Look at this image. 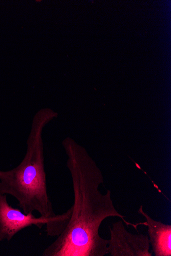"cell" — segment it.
<instances>
[{
  "mask_svg": "<svg viewBox=\"0 0 171 256\" xmlns=\"http://www.w3.org/2000/svg\"><path fill=\"white\" fill-rule=\"evenodd\" d=\"M63 146L68 156L67 167L72 179L74 202L69 222L58 238L43 250V256H104L109 240L102 238L100 228L107 218L117 217L137 230V224L127 222L119 213L108 190L99 189L101 174L84 148L68 140Z\"/></svg>",
  "mask_w": 171,
  "mask_h": 256,
  "instance_id": "6da1fadb",
  "label": "cell"
},
{
  "mask_svg": "<svg viewBox=\"0 0 171 256\" xmlns=\"http://www.w3.org/2000/svg\"><path fill=\"white\" fill-rule=\"evenodd\" d=\"M55 117V113L50 109L37 112L27 139L25 156L15 168L0 170V192L14 197L23 213L37 212L47 218L60 215L55 212L47 192L43 137L46 126Z\"/></svg>",
  "mask_w": 171,
  "mask_h": 256,
  "instance_id": "7a4b0ae2",
  "label": "cell"
},
{
  "mask_svg": "<svg viewBox=\"0 0 171 256\" xmlns=\"http://www.w3.org/2000/svg\"><path fill=\"white\" fill-rule=\"evenodd\" d=\"M7 195L0 192V242H11L20 232L35 226L39 229L45 226L48 236L58 237L68 224L72 212V207L54 218L36 217L27 214L21 209L14 208L8 202Z\"/></svg>",
  "mask_w": 171,
  "mask_h": 256,
  "instance_id": "3957f363",
  "label": "cell"
},
{
  "mask_svg": "<svg viewBox=\"0 0 171 256\" xmlns=\"http://www.w3.org/2000/svg\"><path fill=\"white\" fill-rule=\"evenodd\" d=\"M110 238L108 253L111 256H152L147 236L132 234L126 230L122 220L109 226Z\"/></svg>",
  "mask_w": 171,
  "mask_h": 256,
  "instance_id": "277c9868",
  "label": "cell"
},
{
  "mask_svg": "<svg viewBox=\"0 0 171 256\" xmlns=\"http://www.w3.org/2000/svg\"><path fill=\"white\" fill-rule=\"evenodd\" d=\"M138 212L146 221L137 223L148 227V234L152 251L155 256H171V226L156 221L146 214L140 206Z\"/></svg>",
  "mask_w": 171,
  "mask_h": 256,
  "instance_id": "5b68a950",
  "label": "cell"
}]
</instances>
